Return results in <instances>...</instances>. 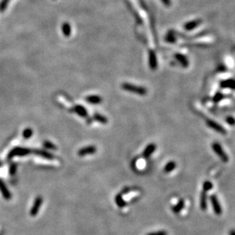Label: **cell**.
Masks as SVG:
<instances>
[{
	"label": "cell",
	"instance_id": "obj_9",
	"mask_svg": "<svg viewBox=\"0 0 235 235\" xmlns=\"http://www.w3.org/2000/svg\"><path fill=\"white\" fill-rule=\"evenodd\" d=\"M149 62H150V67H151L152 69H155L157 68V57H156V54L153 51L150 50L149 54Z\"/></svg>",
	"mask_w": 235,
	"mask_h": 235
},
{
	"label": "cell",
	"instance_id": "obj_6",
	"mask_svg": "<svg viewBox=\"0 0 235 235\" xmlns=\"http://www.w3.org/2000/svg\"><path fill=\"white\" fill-rule=\"evenodd\" d=\"M213 148V150H214V151H216L217 153H218V155L219 156V157H221V158H222L224 161V162H228V156L226 154H224V152H223V150H222V148L221 146H220L219 144H218L217 143H215V144H213L212 146Z\"/></svg>",
	"mask_w": 235,
	"mask_h": 235
},
{
	"label": "cell",
	"instance_id": "obj_5",
	"mask_svg": "<svg viewBox=\"0 0 235 235\" xmlns=\"http://www.w3.org/2000/svg\"><path fill=\"white\" fill-rule=\"evenodd\" d=\"M95 152H96V148L95 146H88V147H85V148L80 150L78 152V154L80 157H83V156H86V155L88 154L95 153Z\"/></svg>",
	"mask_w": 235,
	"mask_h": 235
},
{
	"label": "cell",
	"instance_id": "obj_18",
	"mask_svg": "<svg viewBox=\"0 0 235 235\" xmlns=\"http://www.w3.org/2000/svg\"><path fill=\"white\" fill-rule=\"evenodd\" d=\"M183 206H184V201H183V200H180V201H179V203L176 204L175 206L173 207V211L175 213L179 212V211L183 209Z\"/></svg>",
	"mask_w": 235,
	"mask_h": 235
},
{
	"label": "cell",
	"instance_id": "obj_26",
	"mask_svg": "<svg viewBox=\"0 0 235 235\" xmlns=\"http://www.w3.org/2000/svg\"><path fill=\"white\" fill-rule=\"evenodd\" d=\"M15 171H16V165L11 164V166H10V174L14 175L15 173Z\"/></svg>",
	"mask_w": 235,
	"mask_h": 235
},
{
	"label": "cell",
	"instance_id": "obj_8",
	"mask_svg": "<svg viewBox=\"0 0 235 235\" xmlns=\"http://www.w3.org/2000/svg\"><path fill=\"white\" fill-rule=\"evenodd\" d=\"M201 23V20H195V21H188V22H187L186 24L184 25V28L186 31L193 30V29L196 28V27H198Z\"/></svg>",
	"mask_w": 235,
	"mask_h": 235
},
{
	"label": "cell",
	"instance_id": "obj_19",
	"mask_svg": "<svg viewBox=\"0 0 235 235\" xmlns=\"http://www.w3.org/2000/svg\"><path fill=\"white\" fill-rule=\"evenodd\" d=\"M94 118H95L96 121H99V122H101V123L102 124H106L107 121H108V120H107V118L105 116L102 115L100 114H95L94 115Z\"/></svg>",
	"mask_w": 235,
	"mask_h": 235
},
{
	"label": "cell",
	"instance_id": "obj_17",
	"mask_svg": "<svg viewBox=\"0 0 235 235\" xmlns=\"http://www.w3.org/2000/svg\"><path fill=\"white\" fill-rule=\"evenodd\" d=\"M62 30H63V33L65 36H69L71 33V28L68 23H64L62 26Z\"/></svg>",
	"mask_w": 235,
	"mask_h": 235
},
{
	"label": "cell",
	"instance_id": "obj_14",
	"mask_svg": "<svg viewBox=\"0 0 235 235\" xmlns=\"http://www.w3.org/2000/svg\"><path fill=\"white\" fill-rule=\"evenodd\" d=\"M200 206H201V210H203V211H205L206 208H207V204H206V194H205V191L201 193V199H200Z\"/></svg>",
	"mask_w": 235,
	"mask_h": 235
},
{
	"label": "cell",
	"instance_id": "obj_23",
	"mask_svg": "<svg viewBox=\"0 0 235 235\" xmlns=\"http://www.w3.org/2000/svg\"><path fill=\"white\" fill-rule=\"evenodd\" d=\"M44 146L46 148H47V149H51V150L57 149V148L55 147V145H54V144H53L51 142L45 141L44 143Z\"/></svg>",
	"mask_w": 235,
	"mask_h": 235
},
{
	"label": "cell",
	"instance_id": "obj_13",
	"mask_svg": "<svg viewBox=\"0 0 235 235\" xmlns=\"http://www.w3.org/2000/svg\"><path fill=\"white\" fill-rule=\"evenodd\" d=\"M34 153H35L37 155H39V156H41V157H44V158H47V159L54 158V156H53L51 153L47 152V151L39 150H37L34 151Z\"/></svg>",
	"mask_w": 235,
	"mask_h": 235
},
{
	"label": "cell",
	"instance_id": "obj_15",
	"mask_svg": "<svg viewBox=\"0 0 235 235\" xmlns=\"http://www.w3.org/2000/svg\"><path fill=\"white\" fill-rule=\"evenodd\" d=\"M115 202L116 204H117L118 206L120 208L125 207V205H126V202L124 201L123 198L121 197V195H118V196H116Z\"/></svg>",
	"mask_w": 235,
	"mask_h": 235
},
{
	"label": "cell",
	"instance_id": "obj_22",
	"mask_svg": "<svg viewBox=\"0 0 235 235\" xmlns=\"http://www.w3.org/2000/svg\"><path fill=\"white\" fill-rule=\"evenodd\" d=\"M211 188H212V184H211V183L207 181L204 183L203 191H205V192H207V191H209L210 189H211Z\"/></svg>",
	"mask_w": 235,
	"mask_h": 235
},
{
	"label": "cell",
	"instance_id": "obj_3",
	"mask_svg": "<svg viewBox=\"0 0 235 235\" xmlns=\"http://www.w3.org/2000/svg\"><path fill=\"white\" fill-rule=\"evenodd\" d=\"M43 202V199L41 198V196H38L34 200V202L33 204V206L32 207V209L30 211V215L31 216L34 217L37 215V213L39 212L40 208H41V205Z\"/></svg>",
	"mask_w": 235,
	"mask_h": 235
},
{
	"label": "cell",
	"instance_id": "obj_20",
	"mask_svg": "<svg viewBox=\"0 0 235 235\" xmlns=\"http://www.w3.org/2000/svg\"><path fill=\"white\" fill-rule=\"evenodd\" d=\"M175 168H176V163L172 161V162L168 163L166 165V166H165V169H164V171L166 172V173H170V172L173 171V170Z\"/></svg>",
	"mask_w": 235,
	"mask_h": 235
},
{
	"label": "cell",
	"instance_id": "obj_28",
	"mask_svg": "<svg viewBox=\"0 0 235 235\" xmlns=\"http://www.w3.org/2000/svg\"><path fill=\"white\" fill-rule=\"evenodd\" d=\"M230 235H235V231L234 230H232L230 231Z\"/></svg>",
	"mask_w": 235,
	"mask_h": 235
},
{
	"label": "cell",
	"instance_id": "obj_7",
	"mask_svg": "<svg viewBox=\"0 0 235 235\" xmlns=\"http://www.w3.org/2000/svg\"><path fill=\"white\" fill-rule=\"evenodd\" d=\"M0 191H1L2 196H3V197L6 198V199L9 200L11 198V193H10V192L9 191L8 188L6 187V185H5V183H4L1 179H0Z\"/></svg>",
	"mask_w": 235,
	"mask_h": 235
},
{
	"label": "cell",
	"instance_id": "obj_4",
	"mask_svg": "<svg viewBox=\"0 0 235 235\" xmlns=\"http://www.w3.org/2000/svg\"><path fill=\"white\" fill-rule=\"evenodd\" d=\"M211 205H212L213 209H214V211L216 213L217 215H221V214L222 213L221 206L220 203H219V201H218V198H217L216 196H211Z\"/></svg>",
	"mask_w": 235,
	"mask_h": 235
},
{
	"label": "cell",
	"instance_id": "obj_21",
	"mask_svg": "<svg viewBox=\"0 0 235 235\" xmlns=\"http://www.w3.org/2000/svg\"><path fill=\"white\" fill-rule=\"evenodd\" d=\"M32 134H33L32 129L26 128L24 129V131H23V137L25 139H28V138H30L32 136Z\"/></svg>",
	"mask_w": 235,
	"mask_h": 235
},
{
	"label": "cell",
	"instance_id": "obj_1",
	"mask_svg": "<svg viewBox=\"0 0 235 235\" xmlns=\"http://www.w3.org/2000/svg\"><path fill=\"white\" fill-rule=\"evenodd\" d=\"M121 87H122L123 90H126V91L131 92L138 94V95H145L147 94V90L145 88L142 87V86H135V85H133V84L125 82V83L121 85Z\"/></svg>",
	"mask_w": 235,
	"mask_h": 235
},
{
	"label": "cell",
	"instance_id": "obj_25",
	"mask_svg": "<svg viewBox=\"0 0 235 235\" xmlns=\"http://www.w3.org/2000/svg\"><path fill=\"white\" fill-rule=\"evenodd\" d=\"M147 235H168V234L165 231H158L151 232V233L148 234Z\"/></svg>",
	"mask_w": 235,
	"mask_h": 235
},
{
	"label": "cell",
	"instance_id": "obj_11",
	"mask_svg": "<svg viewBox=\"0 0 235 235\" xmlns=\"http://www.w3.org/2000/svg\"><path fill=\"white\" fill-rule=\"evenodd\" d=\"M74 110L75 112H77V114L80 115L82 116V117H86V116L88 115L87 112H86V110L85 109V108L82 107V105H78L77 106H75Z\"/></svg>",
	"mask_w": 235,
	"mask_h": 235
},
{
	"label": "cell",
	"instance_id": "obj_27",
	"mask_svg": "<svg viewBox=\"0 0 235 235\" xmlns=\"http://www.w3.org/2000/svg\"><path fill=\"white\" fill-rule=\"evenodd\" d=\"M163 3L166 5V6H170V4H171V2H170V0H161Z\"/></svg>",
	"mask_w": 235,
	"mask_h": 235
},
{
	"label": "cell",
	"instance_id": "obj_24",
	"mask_svg": "<svg viewBox=\"0 0 235 235\" xmlns=\"http://www.w3.org/2000/svg\"><path fill=\"white\" fill-rule=\"evenodd\" d=\"M9 2V0H2V2L0 3V11H4L6 9Z\"/></svg>",
	"mask_w": 235,
	"mask_h": 235
},
{
	"label": "cell",
	"instance_id": "obj_16",
	"mask_svg": "<svg viewBox=\"0 0 235 235\" xmlns=\"http://www.w3.org/2000/svg\"><path fill=\"white\" fill-rule=\"evenodd\" d=\"M186 56L184 55H182V54H176V58L177 59V60H179L180 62V64H182L183 66L186 67V66L188 65V61H187V59L185 57Z\"/></svg>",
	"mask_w": 235,
	"mask_h": 235
},
{
	"label": "cell",
	"instance_id": "obj_12",
	"mask_svg": "<svg viewBox=\"0 0 235 235\" xmlns=\"http://www.w3.org/2000/svg\"><path fill=\"white\" fill-rule=\"evenodd\" d=\"M156 150V146L154 144H149V145L146 148V149L144 151V156L146 157H150L151 155V153H153L154 150Z\"/></svg>",
	"mask_w": 235,
	"mask_h": 235
},
{
	"label": "cell",
	"instance_id": "obj_10",
	"mask_svg": "<svg viewBox=\"0 0 235 235\" xmlns=\"http://www.w3.org/2000/svg\"><path fill=\"white\" fill-rule=\"evenodd\" d=\"M86 100L91 104H99V103L102 102V99L100 96H98V95H90V96L86 97Z\"/></svg>",
	"mask_w": 235,
	"mask_h": 235
},
{
	"label": "cell",
	"instance_id": "obj_2",
	"mask_svg": "<svg viewBox=\"0 0 235 235\" xmlns=\"http://www.w3.org/2000/svg\"><path fill=\"white\" fill-rule=\"evenodd\" d=\"M30 153L31 150L29 149L23 148H16L10 151V153H9V156H8V158L11 159L12 157H15V156H20V157L21 156H25V155L29 154Z\"/></svg>",
	"mask_w": 235,
	"mask_h": 235
}]
</instances>
